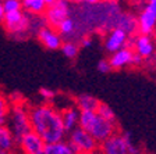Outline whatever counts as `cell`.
I'll use <instances>...</instances> for the list:
<instances>
[{
    "label": "cell",
    "mask_w": 156,
    "mask_h": 154,
    "mask_svg": "<svg viewBox=\"0 0 156 154\" xmlns=\"http://www.w3.org/2000/svg\"><path fill=\"white\" fill-rule=\"evenodd\" d=\"M31 131L39 136L46 145L58 143L66 139L60 111L50 104H39L29 110Z\"/></svg>",
    "instance_id": "1"
},
{
    "label": "cell",
    "mask_w": 156,
    "mask_h": 154,
    "mask_svg": "<svg viewBox=\"0 0 156 154\" xmlns=\"http://www.w3.org/2000/svg\"><path fill=\"white\" fill-rule=\"evenodd\" d=\"M78 126L88 132L98 143H102L107 138L114 135L117 131L116 122H110L98 115L96 111H81Z\"/></svg>",
    "instance_id": "2"
},
{
    "label": "cell",
    "mask_w": 156,
    "mask_h": 154,
    "mask_svg": "<svg viewBox=\"0 0 156 154\" xmlns=\"http://www.w3.org/2000/svg\"><path fill=\"white\" fill-rule=\"evenodd\" d=\"M7 128L13 133L16 142L29 133L31 131V121H29V110L23 103H16L10 106V114L7 119Z\"/></svg>",
    "instance_id": "3"
},
{
    "label": "cell",
    "mask_w": 156,
    "mask_h": 154,
    "mask_svg": "<svg viewBox=\"0 0 156 154\" xmlns=\"http://www.w3.org/2000/svg\"><path fill=\"white\" fill-rule=\"evenodd\" d=\"M67 135V143L75 154H96L98 149H99V143L84 129L78 126Z\"/></svg>",
    "instance_id": "4"
},
{
    "label": "cell",
    "mask_w": 156,
    "mask_h": 154,
    "mask_svg": "<svg viewBox=\"0 0 156 154\" xmlns=\"http://www.w3.org/2000/svg\"><path fill=\"white\" fill-rule=\"evenodd\" d=\"M133 138L130 132L114 133L110 138L103 140L101 145V154H130L128 140Z\"/></svg>",
    "instance_id": "5"
},
{
    "label": "cell",
    "mask_w": 156,
    "mask_h": 154,
    "mask_svg": "<svg viewBox=\"0 0 156 154\" xmlns=\"http://www.w3.org/2000/svg\"><path fill=\"white\" fill-rule=\"evenodd\" d=\"M156 25V0H148L144 11L136 19V29L141 35H152Z\"/></svg>",
    "instance_id": "6"
},
{
    "label": "cell",
    "mask_w": 156,
    "mask_h": 154,
    "mask_svg": "<svg viewBox=\"0 0 156 154\" xmlns=\"http://www.w3.org/2000/svg\"><path fill=\"white\" fill-rule=\"evenodd\" d=\"M70 7L66 0H55L50 6L46 7V21L52 29H57V26L68 18Z\"/></svg>",
    "instance_id": "7"
},
{
    "label": "cell",
    "mask_w": 156,
    "mask_h": 154,
    "mask_svg": "<svg viewBox=\"0 0 156 154\" xmlns=\"http://www.w3.org/2000/svg\"><path fill=\"white\" fill-rule=\"evenodd\" d=\"M4 26L9 32L11 33H21L27 32L29 28V18L27 14H24L21 10L18 11H10V13H4L3 17Z\"/></svg>",
    "instance_id": "8"
},
{
    "label": "cell",
    "mask_w": 156,
    "mask_h": 154,
    "mask_svg": "<svg viewBox=\"0 0 156 154\" xmlns=\"http://www.w3.org/2000/svg\"><path fill=\"white\" fill-rule=\"evenodd\" d=\"M21 154H45L46 143L36 133L29 132L17 142Z\"/></svg>",
    "instance_id": "9"
},
{
    "label": "cell",
    "mask_w": 156,
    "mask_h": 154,
    "mask_svg": "<svg viewBox=\"0 0 156 154\" xmlns=\"http://www.w3.org/2000/svg\"><path fill=\"white\" fill-rule=\"evenodd\" d=\"M38 39L43 46L49 50H57L62 46V38L58 33H56L55 29L50 26H43L38 31Z\"/></svg>",
    "instance_id": "10"
},
{
    "label": "cell",
    "mask_w": 156,
    "mask_h": 154,
    "mask_svg": "<svg viewBox=\"0 0 156 154\" xmlns=\"http://www.w3.org/2000/svg\"><path fill=\"white\" fill-rule=\"evenodd\" d=\"M128 39V35H127L124 31L119 28H114L109 35H107L106 40H105V47L109 53H114V51L120 50L126 46V42Z\"/></svg>",
    "instance_id": "11"
},
{
    "label": "cell",
    "mask_w": 156,
    "mask_h": 154,
    "mask_svg": "<svg viewBox=\"0 0 156 154\" xmlns=\"http://www.w3.org/2000/svg\"><path fill=\"white\" fill-rule=\"evenodd\" d=\"M134 49H135L134 53H136L142 60H148L149 57H152L155 46H153V40L151 35H140L138 38H135Z\"/></svg>",
    "instance_id": "12"
},
{
    "label": "cell",
    "mask_w": 156,
    "mask_h": 154,
    "mask_svg": "<svg viewBox=\"0 0 156 154\" xmlns=\"http://www.w3.org/2000/svg\"><path fill=\"white\" fill-rule=\"evenodd\" d=\"M133 54H134V51L131 50V49L123 47V49H120V50L112 53L110 58L107 61H109L112 70H120V68H124V67L131 64V61H133Z\"/></svg>",
    "instance_id": "13"
},
{
    "label": "cell",
    "mask_w": 156,
    "mask_h": 154,
    "mask_svg": "<svg viewBox=\"0 0 156 154\" xmlns=\"http://www.w3.org/2000/svg\"><path fill=\"white\" fill-rule=\"evenodd\" d=\"M62 121L63 126H64L66 135L70 133L71 131H74L75 128H78V119H80V111L75 107H66L62 112Z\"/></svg>",
    "instance_id": "14"
},
{
    "label": "cell",
    "mask_w": 156,
    "mask_h": 154,
    "mask_svg": "<svg viewBox=\"0 0 156 154\" xmlns=\"http://www.w3.org/2000/svg\"><path fill=\"white\" fill-rule=\"evenodd\" d=\"M99 104H101V101L96 97L92 96V94H88V93H81L75 99V106H77L75 108L80 112L81 111H96Z\"/></svg>",
    "instance_id": "15"
},
{
    "label": "cell",
    "mask_w": 156,
    "mask_h": 154,
    "mask_svg": "<svg viewBox=\"0 0 156 154\" xmlns=\"http://www.w3.org/2000/svg\"><path fill=\"white\" fill-rule=\"evenodd\" d=\"M116 28L124 31L127 35L128 33H134L136 31V19L133 15H128V14L121 15V17H119V22H117Z\"/></svg>",
    "instance_id": "16"
},
{
    "label": "cell",
    "mask_w": 156,
    "mask_h": 154,
    "mask_svg": "<svg viewBox=\"0 0 156 154\" xmlns=\"http://www.w3.org/2000/svg\"><path fill=\"white\" fill-rule=\"evenodd\" d=\"M45 154H75L73 149L68 146L67 140H62L53 145H46Z\"/></svg>",
    "instance_id": "17"
},
{
    "label": "cell",
    "mask_w": 156,
    "mask_h": 154,
    "mask_svg": "<svg viewBox=\"0 0 156 154\" xmlns=\"http://www.w3.org/2000/svg\"><path fill=\"white\" fill-rule=\"evenodd\" d=\"M23 7L25 10H28L29 13L32 14H42L46 11V4L43 0H25V2H21Z\"/></svg>",
    "instance_id": "18"
},
{
    "label": "cell",
    "mask_w": 156,
    "mask_h": 154,
    "mask_svg": "<svg viewBox=\"0 0 156 154\" xmlns=\"http://www.w3.org/2000/svg\"><path fill=\"white\" fill-rule=\"evenodd\" d=\"M98 115H101L103 119L110 122H116V114H114V110L110 106H107L106 103H101L96 108Z\"/></svg>",
    "instance_id": "19"
},
{
    "label": "cell",
    "mask_w": 156,
    "mask_h": 154,
    "mask_svg": "<svg viewBox=\"0 0 156 154\" xmlns=\"http://www.w3.org/2000/svg\"><path fill=\"white\" fill-rule=\"evenodd\" d=\"M10 114V104L9 100L0 93V126L7 125V119Z\"/></svg>",
    "instance_id": "20"
},
{
    "label": "cell",
    "mask_w": 156,
    "mask_h": 154,
    "mask_svg": "<svg viewBox=\"0 0 156 154\" xmlns=\"http://www.w3.org/2000/svg\"><path fill=\"white\" fill-rule=\"evenodd\" d=\"M62 49L63 54L66 56L67 58H75L78 56V51H80V47L75 45L74 42H66V43H62L60 46Z\"/></svg>",
    "instance_id": "21"
},
{
    "label": "cell",
    "mask_w": 156,
    "mask_h": 154,
    "mask_svg": "<svg viewBox=\"0 0 156 154\" xmlns=\"http://www.w3.org/2000/svg\"><path fill=\"white\" fill-rule=\"evenodd\" d=\"M57 29H58V32L62 33V35H71V33L74 32V29H75L74 19H71L70 17H68V18H66L64 21H63V22L57 26Z\"/></svg>",
    "instance_id": "22"
},
{
    "label": "cell",
    "mask_w": 156,
    "mask_h": 154,
    "mask_svg": "<svg viewBox=\"0 0 156 154\" xmlns=\"http://www.w3.org/2000/svg\"><path fill=\"white\" fill-rule=\"evenodd\" d=\"M3 10L4 13H10V11H18L23 9V3L21 0H3Z\"/></svg>",
    "instance_id": "23"
},
{
    "label": "cell",
    "mask_w": 156,
    "mask_h": 154,
    "mask_svg": "<svg viewBox=\"0 0 156 154\" xmlns=\"http://www.w3.org/2000/svg\"><path fill=\"white\" fill-rule=\"evenodd\" d=\"M39 94H41V97L43 100H48V101H50V100H53L56 97V92H53L52 89H48V87H42L39 90Z\"/></svg>",
    "instance_id": "24"
},
{
    "label": "cell",
    "mask_w": 156,
    "mask_h": 154,
    "mask_svg": "<svg viewBox=\"0 0 156 154\" xmlns=\"http://www.w3.org/2000/svg\"><path fill=\"white\" fill-rule=\"evenodd\" d=\"M98 70L99 72H103V74H107V72H110L112 71V67L109 64V61L107 60H101L98 63Z\"/></svg>",
    "instance_id": "25"
},
{
    "label": "cell",
    "mask_w": 156,
    "mask_h": 154,
    "mask_svg": "<svg viewBox=\"0 0 156 154\" xmlns=\"http://www.w3.org/2000/svg\"><path fill=\"white\" fill-rule=\"evenodd\" d=\"M142 58L140 57V56L136 54V53H134L133 54V61H131V64H134V65H140V64H142Z\"/></svg>",
    "instance_id": "26"
},
{
    "label": "cell",
    "mask_w": 156,
    "mask_h": 154,
    "mask_svg": "<svg viewBox=\"0 0 156 154\" xmlns=\"http://www.w3.org/2000/svg\"><path fill=\"white\" fill-rule=\"evenodd\" d=\"M91 45H92V40L89 38H82L81 39V47L88 49V47H91Z\"/></svg>",
    "instance_id": "27"
},
{
    "label": "cell",
    "mask_w": 156,
    "mask_h": 154,
    "mask_svg": "<svg viewBox=\"0 0 156 154\" xmlns=\"http://www.w3.org/2000/svg\"><path fill=\"white\" fill-rule=\"evenodd\" d=\"M3 17H4V10H3V4L0 2V22L3 21Z\"/></svg>",
    "instance_id": "28"
},
{
    "label": "cell",
    "mask_w": 156,
    "mask_h": 154,
    "mask_svg": "<svg viewBox=\"0 0 156 154\" xmlns=\"http://www.w3.org/2000/svg\"><path fill=\"white\" fill-rule=\"evenodd\" d=\"M84 2H87V3H89V4H95V3H99L101 0H84Z\"/></svg>",
    "instance_id": "29"
},
{
    "label": "cell",
    "mask_w": 156,
    "mask_h": 154,
    "mask_svg": "<svg viewBox=\"0 0 156 154\" xmlns=\"http://www.w3.org/2000/svg\"><path fill=\"white\" fill-rule=\"evenodd\" d=\"M43 2H45L46 6H50V4H52L53 2H55V0H43Z\"/></svg>",
    "instance_id": "30"
},
{
    "label": "cell",
    "mask_w": 156,
    "mask_h": 154,
    "mask_svg": "<svg viewBox=\"0 0 156 154\" xmlns=\"http://www.w3.org/2000/svg\"><path fill=\"white\" fill-rule=\"evenodd\" d=\"M0 154H7V153H6V151H4V150H3V147H2V146H0Z\"/></svg>",
    "instance_id": "31"
},
{
    "label": "cell",
    "mask_w": 156,
    "mask_h": 154,
    "mask_svg": "<svg viewBox=\"0 0 156 154\" xmlns=\"http://www.w3.org/2000/svg\"><path fill=\"white\" fill-rule=\"evenodd\" d=\"M71 2H74V3H82L84 0H71Z\"/></svg>",
    "instance_id": "32"
},
{
    "label": "cell",
    "mask_w": 156,
    "mask_h": 154,
    "mask_svg": "<svg viewBox=\"0 0 156 154\" xmlns=\"http://www.w3.org/2000/svg\"><path fill=\"white\" fill-rule=\"evenodd\" d=\"M134 2H140V0H134Z\"/></svg>",
    "instance_id": "33"
},
{
    "label": "cell",
    "mask_w": 156,
    "mask_h": 154,
    "mask_svg": "<svg viewBox=\"0 0 156 154\" xmlns=\"http://www.w3.org/2000/svg\"><path fill=\"white\" fill-rule=\"evenodd\" d=\"M21 2H25V0H21Z\"/></svg>",
    "instance_id": "34"
},
{
    "label": "cell",
    "mask_w": 156,
    "mask_h": 154,
    "mask_svg": "<svg viewBox=\"0 0 156 154\" xmlns=\"http://www.w3.org/2000/svg\"><path fill=\"white\" fill-rule=\"evenodd\" d=\"M0 2H3V0H0Z\"/></svg>",
    "instance_id": "35"
}]
</instances>
